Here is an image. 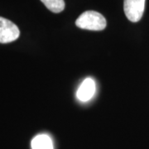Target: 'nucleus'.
<instances>
[{"mask_svg":"<svg viewBox=\"0 0 149 149\" xmlns=\"http://www.w3.org/2000/svg\"><path fill=\"white\" fill-rule=\"evenodd\" d=\"M75 25L81 29L102 31L106 27L107 22L101 13L95 11H85L76 19Z\"/></svg>","mask_w":149,"mask_h":149,"instance_id":"nucleus-1","label":"nucleus"},{"mask_svg":"<svg viewBox=\"0 0 149 149\" xmlns=\"http://www.w3.org/2000/svg\"><path fill=\"white\" fill-rule=\"evenodd\" d=\"M20 36V30L16 24L0 17V43L5 44L16 41Z\"/></svg>","mask_w":149,"mask_h":149,"instance_id":"nucleus-2","label":"nucleus"},{"mask_svg":"<svg viewBox=\"0 0 149 149\" xmlns=\"http://www.w3.org/2000/svg\"><path fill=\"white\" fill-rule=\"evenodd\" d=\"M146 0H123L124 13L129 21L137 22L141 20L145 9Z\"/></svg>","mask_w":149,"mask_h":149,"instance_id":"nucleus-3","label":"nucleus"},{"mask_svg":"<svg viewBox=\"0 0 149 149\" xmlns=\"http://www.w3.org/2000/svg\"><path fill=\"white\" fill-rule=\"evenodd\" d=\"M95 93V82L91 78H86L80 88L78 89L76 95L79 100L82 102H87L91 100Z\"/></svg>","mask_w":149,"mask_h":149,"instance_id":"nucleus-4","label":"nucleus"},{"mask_svg":"<svg viewBox=\"0 0 149 149\" xmlns=\"http://www.w3.org/2000/svg\"><path fill=\"white\" fill-rule=\"evenodd\" d=\"M32 149H53V143L51 138L47 134L36 136L32 141Z\"/></svg>","mask_w":149,"mask_h":149,"instance_id":"nucleus-5","label":"nucleus"},{"mask_svg":"<svg viewBox=\"0 0 149 149\" xmlns=\"http://www.w3.org/2000/svg\"><path fill=\"white\" fill-rule=\"evenodd\" d=\"M43 4L49 10L55 13H59L64 10V0H41Z\"/></svg>","mask_w":149,"mask_h":149,"instance_id":"nucleus-6","label":"nucleus"}]
</instances>
